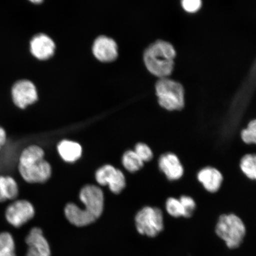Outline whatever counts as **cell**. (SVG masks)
Segmentation results:
<instances>
[{
  "instance_id": "obj_14",
  "label": "cell",
  "mask_w": 256,
  "mask_h": 256,
  "mask_svg": "<svg viewBox=\"0 0 256 256\" xmlns=\"http://www.w3.org/2000/svg\"><path fill=\"white\" fill-rule=\"evenodd\" d=\"M30 52L35 58L40 60H46L55 53L56 44L48 35L40 34L34 36L30 43Z\"/></svg>"
},
{
  "instance_id": "obj_5",
  "label": "cell",
  "mask_w": 256,
  "mask_h": 256,
  "mask_svg": "<svg viewBox=\"0 0 256 256\" xmlns=\"http://www.w3.org/2000/svg\"><path fill=\"white\" fill-rule=\"evenodd\" d=\"M160 106L170 112L180 111L184 107V90L178 82L166 78H161L156 86Z\"/></svg>"
},
{
  "instance_id": "obj_6",
  "label": "cell",
  "mask_w": 256,
  "mask_h": 256,
  "mask_svg": "<svg viewBox=\"0 0 256 256\" xmlns=\"http://www.w3.org/2000/svg\"><path fill=\"white\" fill-rule=\"evenodd\" d=\"M138 232L140 234L154 238L164 229V217L160 208L146 206L136 216Z\"/></svg>"
},
{
  "instance_id": "obj_2",
  "label": "cell",
  "mask_w": 256,
  "mask_h": 256,
  "mask_svg": "<svg viewBox=\"0 0 256 256\" xmlns=\"http://www.w3.org/2000/svg\"><path fill=\"white\" fill-rule=\"evenodd\" d=\"M44 156L43 149L34 145L28 146L21 153L18 171L28 183L42 184L49 180L52 168Z\"/></svg>"
},
{
  "instance_id": "obj_13",
  "label": "cell",
  "mask_w": 256,
  "mask_h": 256,
  "mask_svg": "<svg viewBox=\"0 0 256 256\" xmlns=\"http://www.w3.org/2000/svg\"><path fill=\"white\" fill-rule=\"evenodd\" d=\"M28 250L26 256H50L49 243L39 228H34L26 238Z\"/></svg>"
},
{
  "instance_id": "obj_10",
  "label": "cell",
  "mask_w": 256,
  "mask_h": 256,
  "mask_svg": "<svg viewBox=\"0 0 256 256\" xmlns=\"http://www.w3.org/2000/svg\"><path fill=\"white\" fill-rule=\"evenodd\" d=\"M158 167L169 181L180 180L184 174V165L174 152H168L160 156Z\"/></svg>"
},
{
  "instance_id": "obj_23",
  "label": "cell",
  "mask_w": 256,
  "mask_h": 256,
  "mask_svg": "<svg viewBox=\"0 0 256 256\" xmlns=\"http://www.w3.org/2000/svg\"><path fill=\"white\" fill-rule=\"evenodd\" d=\"M134 152L144 162L151 161L153 158V152L152 149L146 144H138Z\"/></svg>"
},
{
  "instance_id": "obj_15",
  "label": "cell",
  "mask_w": 256,
  "mask_h": 256,
  "mask_svg": "<svg viewBox=\"0 0 256 256\" xmlns=\"http://www.w3.org/2000/svg\"><path fill=\"white\" fill-rule=\"evenodd\" d=\"M19 194L17 182L10 176H0V203L14 200Z\"/></svg>"
},
{
  "instance_id": "obj_25",
  "label": "cell",
  "mask_w": 256,
  "mask_h": 256,
  "mask_svg": "<svg viewBox=\"0 0 256 256\" xmlns=\"http://www.w3.org/2000/svg\"><path fill=\"white\" fill-rule=\"evenodd\" d=\"M7 140V134L4 128L0 126V150L5 145Z\"/></svg>"
},
{
  "instance_id": "obj_20",
  "label": "cell",
  "mask_w": 256,
  "mask_h": 256,
  "mask_svg": "<svg viewBox=\"0 0 256 256\" xmlns=\"http://www.w3.org/2000/svg\"><path fill=\"white\" fill-rule=\"evenodd\" d=\"M242 142L248 146H256V119L250 120L240 133Z\"/></svg>"
},
{
  "instance_id": "obj_12",
  "label": "cell",
  "mask_w": 256,
  "mask_h": 256,
  "mask_svg": "<svg viewBox=\"0 0 256 256\" xmlns=\"http://www.w3.org/2000/svg\"><path fill=\"white\" fill-rule=\"evenodd\" d=\"M92 50L96 58L103 62H114L118 56L116 42L106 36H99L95 40Z\"/></svg>"
},
{
  "instance_id": "obj_4",
  "label": "cell",
  "mask_w": 256,
  "mask_h": 256,
  "mask_svg": "<svg viewBox=\"0 0 256 256\" xmlns=\"http://www.w3.org/2000/svg\"><path fill=\"white\" fill-rule=\"evenodd\" d=\"M218 236L225 242L227 247H239L244 239L246 229L244 222L236 214H223L220 216L216 227Z\"/></svg>"
},
{
  "instance_id": "obj_16",
  "label": "cell",
  "mask_w": 256,
  "mask_h": 256,
  "mask_svg": "<svg viewBox=\"0 0 256 256\" xmlns=\"http://www.w3.org/2000/svg\"><path fill=\"white\" fill-rule=\"evenodd\" d=\"M58 150L62 158L66 162H74L80 158L82 154L81 146L72 140H64L58 146Z\"/></svg>"
},
{
  "instance_id": "obj_18",
  "label": "cell",
  "mask_w": 256,
  "mask_h": 256,
  "mask_svg": "<svg viewBox=\"0 0 256 256\" xmlns=\"http://www.w3.org/2000/svg\"><path fill=\"white\" fill-rule=\"evenodd\" d=\"M122 163L124 168L130 172L138 171L144 166L142 160L134 151H128L124 154Z\"/></svg>"
},
{
  "instance_id": "obj_7",
  "label": "cell",
  "mask_w": 256,
  "mask_h": 256,
  "mask_svg": "<svg viewBox=\"0 0 256 256\" xmlns=\"http://www.w3.org/2000/svg\"><path fill=\"white\" fill-rule=\"evenodd\" d=\"M34 216V206L30 202L24 200L14 201L10 204L6 211L8 222L17 228L33 218Z\"/></svg>"
},
{
  "instance_id": "obj_3",
  "label": "cell",
  "mask_w": 256,
  "mask_h": 256,
  "mask_svg": "<svg viewBox=\"0 0 256 256\" xmlns=\"http://www.w3.org/2000/svg\"><path fill=\"white\" fill-rule=\"evenodd\" d=\"M176 52L167 42L159 40L150 46L144 54V63L148 71L160 78L172 73Z\"/></svg>"
},
{
  "instance_id": "obj_26",
  "label": "cell",
  "mask_w": 256,
  "mask_h": 256,
  "mask_svg": "<svg viewBox=\"0 0 256 256\" xmlns=\"http://www.w3.org/2000/svg\"><path fill=\"white\" fill-rule=\"evenodd\" d=\"M28 1L35 4H41L42 2H43L44 0H28Z\"/></svg>"
},
{
  "instance_id": "obj_8",
  "label": "cell",
  "mask_w": 256,
  "mask_h": 256,
  "mask_svg": "<svg viewBox=\"0 0 256 256\" xmlns=\"http://www.w3.org/2000/svg\"><path fill=\"white\" fill-rule=\"evenodd\" d=\"M96 180L102 185H108L115 194L120 193L126 186L123 172L110 165H106L99 168L96 174Z\"/></svg>"
},
{
  "instance_id": "obj_22",
  "label": "cell",
  "mask_w": 256,
  "mask_h": 256,
  "mask_svg": "<svg viewBox=\"0 0 256 256\" xmlns=\"http://www.w3.org/2000/svg\"><path fill=\"white\" fill-rule=\"evenodd\" d=\"M180 202L183 206L184 210V216L188 218L194 215L195 210L196 208V201L194 200V198H192L188 195L183 194L181 195L178 198Z\"/></svg>"
},
{
  "instance_id": "obj_11",
  "label": "cell",
  "mask_w": 256,
  "mask_h": 256,
  "mask_svg": "<svg viewBox=\"0 0 256 256\" xmlns=\"http://www.w3.org/2000/svg\"><path fill=\"white\" fill-rule=\"evenodd\" d=\"M196 179L204 190L212 194L220 190L224 180L222 172L210 166L200 169L197 172Z\"/></svg>"
},
{
  "instance_id": "obj_9",
  "label": "cell",
  "mask_w": 256,
  "mask_h": 256,
  "mask_svg": "<svg viewBox=\"0 0 256 256\" xmlns=\"http://www.w3.org/2000/svg\"><path fill=\"white\" fill-rule=\"evenodd\" d=\"M12 96L14 104L22 110L34 104L38 99L36 88L28 80L16 82L12 90Z\"/></svg>"
},
{
  "instance_id": "obj_17",
  "label": "cell",
  "mask_w": 256,
  "mask_h": 256,
  "mask_svg": "<svg viewBox=\"0 0 256 256\" xmlns=\"http://www.w3.org/2000/svg\"><path fill=\"white\" fill-rule=\"evenodd\" d=\"M239 168L248 180L256 182V153H248L240 160Z\"/></svg>"
},
{
  "instance_id": "obj_24",
  "label": "cell",
  "mask_w": 256,
  "mask_h": 256,
  "mask_svg": "<svg viewBox=\"0 0 256 256\" xmlns=\"http://www.w3.org/2000/svg\"><path fill=\"white\" fill-rule=\"evenodd\" d=\"M182 7L188 12H195L201 7V0H182Z\"/></svg>"
},
{
  "instance_id": "obj_1",
  "label": "cell",
  "mask_w": 256,
  "mask_h": 256,
  "mask_svg": "<svg viewBox=\"0 0 256 256\" xmlns=\"http://www.w3.org/2000/svg\"><path fill=\"white\" fill-rule=\"evenodd\" d=\"M80 199L84 204V210L80 209L75 204H69L65 208V214L73 225L86 226L95 222L103 212L104 193L96 186L87 185L80 192Z\"/></svg>"
},
{
  "instance_id": "obj_19",
  "label": "cell",
  "mask_w": 256,
  "mask_h": 256,
  "mask_svg": "<svg viewBox=\"0 0 256 256\" xmlns=\"http://www.w3.org/2000/svg\"><path fill=\"white\" fill-rule=\"evenodd\" d=\"M0 256H16L14 238L7 232L0 234Z\"/></svg>"
},
{
  "instance_id": "obj_21",
  "label": "cell",
  "mask_w": 256,
  "mask_h": 256,
  "mask_svg": "<svg viewBox=\"0 0 256 256\" xmlns=\"http://www.w3.org/2000/svg\"><path fill=\"white\" fill-rule=\"evenodd\" d=\"M166 209L170 216L174 218L184 216L183 206L178 198L170 197L166 202Z\"/></svg>"
}]
</instances>
